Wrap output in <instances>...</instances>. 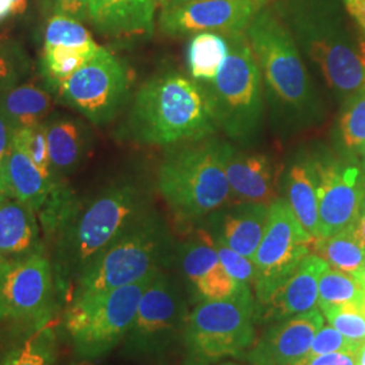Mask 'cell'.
Listing matches in <instances>:
<instances>
[{
	"mask_svg": "<svg viewBox=\"0 0 365 365\" xmlns=\"http://www.w3.org/2000/svg\"><path fill=\"white\" fill-rule=\"evenodd\" d=\"M150 210V192L131 180L108 187L86 205L76 199L48 240L60 302L66 304L78 274Z\"/></svg>",
	"mask_w": 365,
	"mask_h": 365,
	"instance_id": "6da1fadb",
	"label": "cell"
},
{
	"mask_svg": "<svg viewBox=\"0 0 365 365\" xmlns=\"http://www.w3.org/2000/svg\"><path fill=\"white\" fill-rule=\"evenodd\" d=\"M125 130L135 144L172 146L202 141L220 128L205 87L182 73L165 72L135 92Z\"/></svg>",
	"mask_w": 365,
	"mask_h": 365,
	"instance_id": "7a4b0ae2",
	"label": "cell"
},
{
	"mask_svg": "<svg viewBox=\"0 0 365 365\" xmlns=\"http://www.w3.org/2000/svg\"><path fill=\"white\" fill-rule=\"evenodd\" d=\"M272 7L333 91L351 98L364 88L365 38L353 33L331 0H277Z\"/></svg>",
	"mask_w": 365,
	"mask_h": 365,
	"instance_id": "3957f363",
	"label": "cell"
},
{
	"mask_svg": "<svg viewBox=\"0 0 365 365\" xmlns=\"http://www.w3.org/2000/svg\"><path fill=\"white\" fill-rule=\"evenodd\" d=\"M230 145L205 138L172 152L157 172V190L184 226L207 220L230 197L226 160Z\"/></svg>",
	"mask_w": 365,
	"mask_h": 365,
	"instance_id": "277c9868",
	"label": "cell"
},
{
	"mask_svg": "<svg viewBox=\"0 0 365 365\" xmlns=\"http://www.w3.org/2000/svg\"><path fill=\"white\" fill-rule=\"evenodd\" d=\"M173 256V238L155 210L146 212L78 274L72 300L137 283L163 271Z\"/></svg>",
	"mask_w": 365,
	"mask_h": 365,
	"instance_id": "5b68a950",
	"label": "cell"
},
{
	"mask_svg": "<svg viewBox=\"0 0 365 365\" xmlns=\"http://www.w3.org/2000/svg\"><path fill=\"white\" fill-rule=\"evenodd\" d=\"M256 324L257 303L249 286L226 299L200 302L184 327L182 365H212L247 352L256 339Z\"/></svg>",
	"mask_w": 365,
	"mask_h": 365,
	"instance_id": "8992f818",
	"label": "cell"
},
{
	"mask_svg": "<svg viewBox=\"0 0 365 365\" xmlns=\"http://www.w3.org/2000/svg\"><path fill=\"white\" fill-rule=\"evenodd\" d=\"M245 34L274 101L284 111L306 119L314 108L312 81L295 39L274 7H262Z\"/></svg>",
	"mask_w": 365,
	"mask_h": 365,
	"instance_id": "52a82bcc",
	"label": "cell"
},
{
	"mask_svg": "<svg viewBox=\"0 0 365 365\" xmlns=\"http://www.w3.org/2000/svg\"><path fill=\"white\" fill-rule=\"evenodd\" d=\"M157 274L66 304L63 329L78 359H101L125 341L143 294Z\"/></svg>",
	"mask_w": 365,
	"mask_h": 365,
	"instance_id": "ba28073f",
	"label": "cell"
},
{
	"mask_svg": "<svg viewBox=\"0 0 365 365\" xmlns=\"http://www.w3.org/2000/svg\"><path fill=\"white\" fill-rule=\"evenodd\" d=\"M229 52L218 75L200 83L209 95L220 130L235 141H249L262 120L261 72L245 31L223 34Z\"/></svg>",
	"mask_w": 365,
	"mask_h": 365,
	"instance_id": "9c48e42d",
	"label": "cell"
},
{
	"mask_svg": "<svg viewBox=\"0 0 365 365\" xmlns=\"http://www.w3.org/2000/svg\"><path fill=\"white\" fill-rule=\"evenodd\" d=\"M60 304L48 250L0 260V325L36 327L52 322Z\"/></svg>",
	"mask_w": 365,
	"mask_h": 365,
	"instance_id": "30bf717a",
	"label": "cell"
},
{
	"mask_svg": "<svg viewBox=\"0 0 365 365\" xmlns=\"http://www.w3.org/2000/svg\"><path fill=\"white\" fill-rule=\"evenodd\" d=\"M130 87L128 66L102 46L87 64L60 86L56 95L61 105L101 126L120 113L129 101Z\"/></svg>",
	"mask_w": 365,
	"mask_h": 365,
	"instance_id": "8fae6325",
	"label": "cell"
},
{
	"mask_svg": "<svg viewBox=\"0 0 365 365\" xmlns=\"http://www.w3.org/2000/svg\"><path fill=\"white\" fill-rule=\"evenodd\" d=\"M187 299L182 287L164 269L153 277L140 300L125 352L140 359H158L182 339L187 322Z\"/></svg>",
	"mask_w": 365,
	"mask_h": 365,
	"instance_id": "7c38bea8",
	"label": "cell"
},
{
	"mask_svg": "<svg viewBox=\"0 0 365 365\" xmlns=\"http://www.w3.org/2000/svg\"><path fill=\"white\" fill-rule=\"evenodd\" d=\"M314 241L286 197L274 199L269 205L265 233L252 259L257 268L253 286L257 309L294 274L303 259L313 253Z\"/></svg>",
	"mask_w": 365,
	"mask_h": 365,
	"instance_id": "4fadbf2b",
	"label": "cell"
},
{
	"mask_svg": "<svg viewBox=\"0 0 365 365\" xmlns=\"http://www.w3.org/2000/svg\"><path fill=\"white\" fill-rule=\"evenodd\" d=\"M260 0H190L167 4L158 16L167 37H187L202 31L232 34L245 31L262 7Z\"/></svg>",
	"mask_w": 365,
	"mask_h": 365,
	"instance_id": "5bb4252c",
	"label": "cell"
},
{
	"mask_svg": "<svg viewBox=\"0 0 365 365\" xmlns=\"http://www.w3.org/2000/svg\"><path fill=\"white\" fill-rule=\"evenodd\" d=\"M318 190V238L336 235L356 221L365 196L361 167L349 161L313 160Z\"/></svg>",
	"mask_w": 365,
	"mask_h": 365,
	"instance_id": "9a60e30c",
	"label": "cell"
},
{
	"mask_svg": "<svg viewBox=\"0 0 365 365\" xmlns=\"http://www.w3.org/2000/svg\"><path fill=\"white\" fill-rule=\"evenodd\" d=\"M324 325L319 309L272 322L244 357L250 365H304L314 337Z\"/></svg>",
	"mask_w": 365,
	"mask_h": 365,
	"instance_id": "2e32d148",
	"label": "cell"
},
{
	"mask_svg": "<svg viewBox=\"0 0 365 365\" xmlns=\"http://www.w3.org/2000/svg\"><path fill=\"white\" fill-rule=\"evenodd\" d=\"M179 257L185 277L206 300L230 298L245 286L226 272L206 230H196L180 247Z\"/></svg>",
	"mask_w": 365,
	"mask_h": 365,
	"instance_id": "e0dca14e",
	"label": "cell"
},
{
	"mask_svg": "<svg viewBox=\"0 0 365 365\" xmlns=\"http://www.w3.org/2000/svg\"><path fill=\"white\" fill-rule=\"evenodd\" d=\"M327 267V261L318 255L306 256L294 274L257 309V322L272 324L318 309L319 277Z\"/></svg>",
	"mask_w": 365,
	"mask_h": 365,
	"instance_id": "ac0fdd59",
	"label": "cell"
},
{
	"mask_svg": "<svg viewBox=\"0 0 365 365\" xmlns=\"http://www.w3.org/2000/svg\"><path fill=\"white\" fill-rule=\"evenodd\" d=\"M157 0H91L88 24L106 38L129 41L155 33Z\"/></svg>",
	"mask_w": 365,
	"mask_h": 365,
	"instance_id": "d6986e66",
	"label": "cell"
},
{
	"mask_svg": "<svg viewBox=\"0 0 365 365\" xmlns=\"http://www.w3.org/2000/svg\"><path fill=\"white\" fill-rule=\"evenodd\" d=\"M226 178L235 203L271 205L276 195V170L271 157L229 148Z\"/></svg>",
	"mask_w": 365,
	"mask_h": 365,
	"instance_id": "ffe728a7",
	"label": "cell"
},
{
	"mask_svg": "<svg viewBox=\"0 0 365 365\" xmlns=\"http://www.w3.org/2000/svg\"><path fill=\"white\" fill-rule=\"evenodd\" d=\"M269 206L262 203H235L210 217L212 233L237 253L253 259L265 233Z\"/></svg>",
	"mask_w": 365,
	"mask_h": 365,
	"instance_id": "44dd1931",
	"label": "cell"
},
{
	"mask_svg": "<svg viewBox=\"0 0 365 365\" xmlns=\"http://www.w3.org/2000/svg\"><path fill=\"white\" fill-rule=\"evenodd\" d=\"M38 215L21 200L0 197V260L22 259L48 250Z\"/></svg>",
	"mask_w": 365,
	"mask_h": 365,
	"instance_id": "7402d4cb",
	"label": "cell"
},
{
	"mask_svg": "<svg viewBox=\"0 0 365 365\" xmlns=\"http://www.w3.org/2000/svg\"><path fill=\"white\" fill-rule=\"evenodd\" d=\"M3 164L11 195L34 210L37 215L49 205L54 194L66 184V180L52 182L43 176L18 134H15L13 145L3 158Z\"/></svg>",
	"mask_w": 365,
	"mask_h": 365,
	"instance_id": "603a6c76",
	"label": "cell"
},
{
	"mask_svg": "<svg viewBox=\"0 0 365 365\" xmlns=\"http://www.w3.org/2000/svg\"><path fill=\"white\" fill-rule=\"evenodd\" d=\"M49 158L54 175L60 179L75 173L90 149V134L76 118L51 115L45 120Z\"/></svg>",
	"mask_w": 365,
	"mask_h": 365,
	"instance_id": "cb8c5ba5",
	"label": "cell"
},
{
	"mask_svg": "<svg viewBox=\"0 0 365 365\" xmlns=\"http://www.w3.org/2000/svg\"><path fill=\"white\" fill-rule=\"evenodd\" d=\"M286 200L300 225L317 240L318 237V190L313 160L295 161L286 176Z\"/></svg>",
	"mask_w": 365,
	"mask_h": 365,
	"instance_id": "d4e9b609",
	"label": "cell"
},
{
	"mask_svg": "<svg viewBox=\"0 0 365 365\" xmlns=\"http://www.w3.org/2000/svg\"><path fill=\"white\" fill-rule=\"evenodd\" d=\"M0 106L15 130L29 129L52 115V92L36 83H22L0 95Z\"/></svg>",
	"mask_w": 365,
	"mask_h": 365,
	"instance_id": "484cf974",
	"label": "cell"
},
{
	"mask_svg": "<svg viewBox=\"0 0 365 365\" xmlns=\"http://www.w3.org/2000/svg\"><path fill=\"white\" fill-rule=\"evenodd\" d=\"M101 48L96 41L83 46H43L39 73L45 87L56 93L60 86L87 64Z\"/></svg>",
	"mask_w": 365,
	"mask_h": 365,
	"instance_id": "4316f807",
	"label": "cell"
},
{
	"mask_svg": "<svg viewBox=\"0 0 365 365\" xmlns=\"http://www.w3.org/2000/svg\"><path fill=\"white\" fill-rule=\"evenodd\" d=\"M57 331L52 322L27 327L26 334L0 354V365H56Z\"/></svg>",
	"mask_w": 365,
	"mask_h": 365,
	"instance_id": "83f0119b",
	"label": "cell"
},
{
	"mask_svg": "<svg viewBox=\"0 0 365 365\" xmlns=\"http://www.w3.org/2000/svg\"><path fill=\"white\" fill-rule=\"evenodd\" d=\"M313 250L330 268L353 276L364 265L365 244L353 223L336 235L315 240Z\"/></svg>",
	"mask_w": 365,
	"mask_h": 365,
	"instance_id": "f1b7e54d",
	"label": "cell"
},
{
	"mask_svg": "<svg viewBox=\"0 0 365 365\" xmlns=\"http://www.w3.org/2000/svg\"><path fill=\"white\" fill-rule=\"evenodd\" d=\"M229 52L226 36L212 31L194 34L187 45V66L191 78L209 83L218 75Z\"/></svg>",
	"mask_w": 365,
	"mask_h": 365,
	"instance_id": "f546056e",
	"label": "cell"
},
{
	"mask_svg": "<svg viewBox=\"0 0 365 365\" xmlns=\"http://www.w3.org/2000/svg\"><path fill=\"white\" fill-rule=\"evenodd\" d=\"M329 306H354L365 310V291L353 274L330 267L321 274L318 309Z\"/></svg>",
	"mask_w": 365,
	"mask_h": 365,
	"instance_id": "4dcf8cb0",
	"label": "cell"
},
{
	"mask_svg": "<svg viewBox=\"0 0 365 365\" xmlns=\"http://www.w3.org/2000/svg\"><path fill=\"white\" fill-rule=\"evenodd\" d=\"M33 63L25 48L15 39L0 38V95L25 83Z\"/></svg>",
	"mask_w": 365,
	"mask_h": 365,
	"instance_id": "1f68e13d",
	"label": "cell"
},
{
	"mask_svg": "<svg viewBox=\"0 0 365 365\" xmlns=\"http://www.w3.org/2000/svg\"><path fill=\"white\" fill-rule=\"evenodd\" d=\"M339 140L346 153H360L365 144V87L349 98L339 118Z\"/></svg>",
	"mask_w": 365,
	"mask_h": 365,
	"instance_id": "d6a6232c",
	"label": "cell"
},
{
	"mask_svg": "<svg viewBox=\"0 0 365 365\" xmlns=\"http://www.w3.org/2000/svg\"><path fill=\"white\" fill-rule=\"evenodd\" d=\"M93 41L83 22L58 14L49 18L43 33V46H83Z\"/></svg>",
	"mask_w": 365,
	"mask_h": 365,
	"instance_id": "836d02e7",
	"label": "cell"
},
{
	"mask_svg": "<svg viewBox=\"0 0 365 365\" xmlns=\"http://www.w3.org/2000/svg\"><path fill=\"white\" fill-rule=\"evenodd\" d=\"M329 325L351 341L356 348L365 342V310L354 306H329L319 309Z\"/></svg>",
	"mask_w": 365,
	"mask_h": 365,
	"instance_id": "e575fe53",
	"label": "cell"
},
{
	"mask_svg": "<svg viewBox=\"0 0 365 365\" xmlns=\"http://www.w3.org/2000/svg\"><path fill=\"white\" fill-rule=\"evenodd\" d=\"M18 137L22 140L29 155L36 163L43 176L52 182H64L66 179H60L54 175L49 158V149H48V140H46V128L45 122L31 126L29 129H22L16 131Z\"/></svg>",
	"mask_w": 365,
	"mask_h": 365,
	"instance_id": "d590c367",
	"label": "cell"
},
{
	"mask_svg": "<svg viewBox=\"0 0 365 365\" xmlns=\"http://www.w3.org/2000/svg\"><path fill=\"white\" fill-rule=\"evenodd\" d=\"M212 237V235H211ZM214 248L218 253V257L221 260L223 268L226 272L230 274L235 282L245 286H255V280L257 276V268L252 259H248L235 250L225 245L221 240L212 237Z\"/></svg>",
	"mask_w": 365,
	"mask_h": 365,
	"instance_id": "8d00e7d4",
	"label": "cell"
},
{
	"mask_svg": "<svg viewBox=\"0 0 365 365\" xmlns=\"http://www.w3.org/2000/svg\"><path fill=\"white\" fill-rule=\"evenodd\" d=\"M357 352L359 348H356L351 341L345 339L336 327L331 325H324L321 327L315 337H314L310 351L304 359V364L307 360L313 359L319 354H327L333 352Z\"/></svg>",
	"mask_w": 365,
	"mask_h": 365,
	"instance_id": "74e56055",
	"label": "cell"
},
{
	"mask_svg": "<svg viewBox=\"0 0 365 365\" xmlns=\"http://www.w3.org/2000/svg\"><path fill=\"white\" fill-rule=\"evenodd\" d=\"M91 0H52L53 14L66 15L80 22H88Z\"/></svg>",
	"mask_w": 365,
	"mask_h": 365,
	"instance_id": "f35d334b",
	"label": "cell"
},
{
	"mask_svg": "<svg viewBox=\"0 0 365 365\" xmlns=\"http://www.w3.org/2000/svg\"><path fill=\"white\" fill-rule=\"evenodd\" d=\"M357 352H333L319 354L307 360L304 365H356Z\"/></svg>",
	"mask_w": 365,
	"mask_h": 365,
	"instance_id": "ab89813d",
	"label": "cell"
},
{
	"mask_svg": "<svg viewBox=\"0 0 365 365\" xmlns=\"http://www.w3.org/2000/svg\"><path fill=\"white\" fill-rule=\"evenodd\" d=\"M16 130L11 123V120L4 113V110L0 106V158L3 160L9 153L10 148L14 143Z\"/></svg>",
	"mask_w": 365,
	"mask_h": 365,
	"instance_id": "60d3db41",
	"label": "cell"
},
{
	"mask_svg": "<svg viewBox=\"0 0 365 365\" xmlns=\"http://www.w3.org/2000/svg\"><path fill=\"white\" fill-rule=\"evenodd\" d=\"M349 16L360 29L365 38V0H342Z\"/></svg>",
	"mask_w": 365,
	"mask_h": 365,
	"instance_id": "b9f144b4",
	"label": "cell"
},
{
	"mask_svg": "<svg viewBox=\"0 0 365 365\" xmlns=\"http://www.w3.org/2000/svg\"><path fill=\"white\" fill-rule=\"evenodd\" d=\"M353 225H354L357 233L361 237V240H363V242L365 244V196L363 202H361V205H360L359 214L356 217V221L353 222Z\"/></svg>",
	"mask_w": 365,
	"mask_h": 365,
	"instance_id": "7bdbcfd3",
	"label": "cell"
},
{
	"mask_svg": "<svg viewBox=\"0 0 365 365\" xmlns=\"http://www.w3.org/2000/svg\"><path fill=\"white\" fill-rule=\"evenodd\" d=\"M14 16V0H0V24Z\"/></svg>",
	"mask_w": 365,
	"mask_h": 365,
	"instance_id": "ee69618b",
	"label": "cell"
},
{
	"mask_svg": "<svg viewBox=\"0 0 365 365\" xmlns=\"http://www.w3.org/2000/svg\"><path fill=\"white\" fill-rule=\"evenodd\" d=\"M7 196L13 197L9 182H7V178H6L4 164H3V160L0 158V197H7Z\"/></svg>",
	"mask_w": 365,
	"mask_h": 365,
	"instance_id": "f6af8a7d",
	"label": "cell"
},
{
	"mask_svg": "<svg viewBox=\"0 0 365 365\" xmlns=\"http://www.w3.org/2000/svg\"><path fill=\"white\" fill-rule=\"evenodd\" d=\"M30 0H14V16H21L26 13Z\"/></svg>",
	"mask_w": 365,
	"mask_h": 365,
	"instance_id": "bcb514c9",
	"label": "cell"
},
{
	"mask_svg": "<svg viewBox=\"0 0 365 365\" xmlns=\"http://www.w3.org/2000/svg\"><path fill=\"white\" fill-rule=\"evenodd\" d=\"M356 365H365V342L356 353Z\"/></svg>",
	"mask_w": 365,
	"mask_h": 365,
	"instance_id": "7dc6e473",
	"label": "cell"
},
{
	"mask_svg": "<svg viewBox=\"0 0 365 365\" xmlns=\"http://www.w3.org/2000/svg\"><path fill=\"white\" fill-rule=\"evenodd\" d=\"M354 277L359 280V283L361 284V287L365 291V262L364 265L361 267V269L357 272V274H354Z\"/></svg>",
	"mask_w": 365,
	"mask_h": 365,
	"instance_id": "c3c4849f",
	"label": "cell"
},
{
	"mask_svg": "<svg viewBox=\"0 0 365 365\" xmlns=\"http://www.w3.org/2000/svg\"><path fill=\"white\" fill-rule=\"evenodd\" d=\"M184 1H190V0H167V4H179V3H184ZM260 1L268 4L271 0H260ZM167 4H165V6H167Z\"/></svg>",
	"mask_w": 365,
	"mask_h": 365,
	"instance_id": "681fc988",
	"label": "cell"
},
{
	"mask_svg": "<svg viewBox=\"0 0 365 365\" xmlns=\"http://www.w3.org/2000/svg\"><path fill=\"white\" fill-rule=\"evenodd\" d=\"M360 153H361V170H363V175H364L365 179V144L364 146L361 148Z\"/></svg>",
	"mask_w": 365,
	"mask_h": 365,
	"instance_id": "f907efd6",
	"label": "cell"
},
{
	"mask_svg": "<svg viewBox=\"0 0 365 365\" xmlns=\"http://www.w3.org/2000/svg\"><path fill=\"white\" fill-rule=\"evenodd\" d=\"M158 1V4L161 6V7H164L165 4H167V0H157Z\"/></svg>",
	"mask_w": 365,
	"mask_h": 365,
	"instance_id": "816d5d0a",
	"label": "cell"
},
{
	"mask_svg": "<svg viewBox=\"0 0 365 365\" xmlns=\"http://www.w3.org/2000/svg\"><path fill=\"white\" fill-rule=\"evenodd\" d=\"M220 365H240V364H235V363H223V364Z\"/></svg>",
	"mask_w": 365,
	"mask_h": 365,
	"instance_id": "f5cc1de1",
	"label": "cell"
}]
</instances>
